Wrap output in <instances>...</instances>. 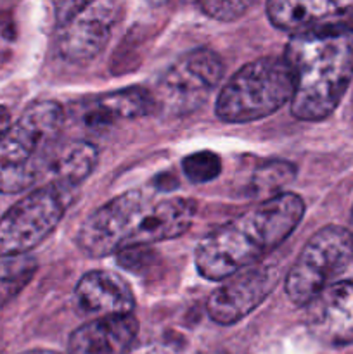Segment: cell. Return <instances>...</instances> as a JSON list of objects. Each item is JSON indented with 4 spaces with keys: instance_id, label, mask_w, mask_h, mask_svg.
<instances>
[{
    "instance_id": "cell-1",
    "label": "cell",
    "mask_w": 353,
    "mask_h": 354,
    "mask_svg": "<svg viewBox=\"0 0 353 354\" xmlns=\"http://www.w3.org/2000/svg\"><path fill=\"white\" fill-rule=\"evenodd\" d=\"M303 214V199L293 192H280L249 207L201 239L194 252L197 273L218 282L255 266L296 230Z\"/></svg>"
},
{
    "instance_id": "cell-2",
    "label": "cell",
    "mask_w": 353,
    "mask_h": 354,
    "mask_svg": "<svg viewBox=\"0 0 353 354\" xmlns=\"http://www.w3.org/2000/svg\"><path fill=\"white\" fill-rule=\"evenodd\" d=\"M284 59L294 78L291 114L300 121L325 120L353 80V28L332 23L293 35Z\"/></svg>"
},
{
    "instance_id": "cell-3",
    "label": "cell",
    "mask_w": 353,
    "mask_h": 354,
    "mask_svg": "<svg viewBox=\"0 0 353 354\" xmlns=\"http://www.w3.org/2000/svg\"><path fill=\"white\" fill-rule=\"evenodd\" d=\"M64 124V109L54 100H37L0 138V194H19L45 176Z\"/></svg>"
},
{
    "instance_id": "cell-4",
    "label": "cell",
    "mask_w": 353,
    "mask_h": 354,
    "mask_svg": "<svg viewBox=\"0 0 353 354\" xmlns=\"http://www.w3.org/2000/svg\"><path fill=\"white\" fill-rule=\"evenodd\" d=\"M294 78L284 57L255 59L221 86L215 113L225 123H253L293 100Z\"/></svg>"
},
{
    "instance_id": "cell-5",
    "label": "cell",
    "mask_w": 353,
    "mask_h": 354,
    "mask_svg": "<svg viewBox=\"0 0 353 354\" xmlns=\"http://www.w3.org/2000/svg\"><path fill=\"white\" fill-rule=\"evenodd\" d=\"M76 189L47 182L17 201L0 218V258L21 256L40 245L61 223Z\"/></svg>"
},
{
    "instance_id": "cell-6",
    "label": "cell",
    "mask_w": 353,
    "mask_h": 354,
    "mask_svg": "<svg viewBox=\"0 0 353 354\" xmlns=\"http://www.w3.org/2000/svg\"><path fill=\"white\" fill-rule=\"evenodd\" d=\"M353 263V234L341 225L315 232L298 254L286 277V296L296 306H307L317 294L334 283Z\"/></svg>"
},
{
    "instance_id": "cell-7",
    "label": "cell",
    "mask_w": 353,
    "mask_h": 354,
    "mask_svg": "<svg viewBox=\"0 0 353 354\" xmlns=\"http://www.w3.org/2000/svg\"><path fill=\"white\" fill-rule=\"evenodd\" d=\"M225 66L217 52L194 48L173 62L152 92L154 111L165 118H182L199 109L224 78Z\"/></svg>"
},
{
    "instance_id": "cell-8",
    "label": "cell",
    "mask_w": 353,
    "mask_h": 354,
    "mask_svg": "<svg viewBox=\"0 0 353 354\" xmlns=\"http://www.w3.org/2000/svg\"><path fill=\"white\" fill-rule=\"evenodd\" d=\"M59 28V52L75 64L92 61L109 41L120 16V3L61 2L55 3Z\"/></svg>"
},
{
    "instance_id": "cell-9",
    "label": "cell",
    "mask_w": 353,
    "mask_h": 354,
    "mask_svg": "<svg viewBox=\"0 0 353 354\" xmlns=\"http://www.w3.org/2000/svg\"><path fill=\"white\" fill-rule=\"evenodd\" d=\"M154 201V194L128 190L93 211L76 234V245L89 258L118 254L142 211Z\"/></svg>"
},
{
    "instance_id": "cell-10",
    "label": "cell",
    "mask_w": 353,
    "mask_h": 354,
    "mask_svg": "<svg viewBox=\"0 0 353 354\" xmlns=\"http://www.w3.org/2000/svg\"><path fill=\"white\" fill-rule=\"evenodd\" d=\"M277 283V270L270 265H255L224 280L210 294L206 311L218 325H232L255 311L269 297Z\"/></svg>"
},
{
    "instance_id": "cell-11",
    "label": "cell",
    "mask_w": 353,
    "mask_h": 354,
    "mask_svg": "<svg viewBox=\"0 0 353 354\" xmlns=\"http://www.w3.org/2000/svg\"><path fill=\"white\" fill-rule=\"evenodd\" d=\"M307 327L320 344H353V280H338L307 304Z\"/></svg>"
},
{
    "instance_id": "cell-12",
    "label": "cell",
    "mask_w": 353,
    "mask_h": 354,
    "mask_svg": "<svg viewBox=\"0 0 353 354\" xmlns=\"http://www.w3.org/2000/svg\"><path fill=\"white\" fill-rule=\"evenodd\" d=\"M196 211V201L185 197L152 201L138 216L120 252L180 237L192 227Z\"/></svg>"
},
{
    "instance_id": "cell-13",
    "label": "cell",
    "mask_w": 353,
    "mask_h": 354,
    "mask_svg": "<svg viewBox=\"0 0 353 354\" xmlns=\"http://www.w3.org/2000/svg\"><path fill=\"white\" fill-rule=\"evenodd\" d=\"M73 301L76 311L92 320L134 315L135 308L130 286L116 273L107 270L85 273L76 283Z\"/></svg>"
},
{
    "instance_id": "cell-14",
    "label": "cell",
    "mask_w": 353,
    "mask_h": 354,
    "mask_svg": "<svg viewBox=\"0 0 353 354\" xmlns=\"http://www.w3.org/2000/svg\"><path fill=\"white\" fill-rule=\"evenodd\" d=\"M138 334L134 315L96 318L76 328L69 337L68 354H123Z\"/></svg>"
},
{
    "instance_id": "cell-15",
    "label": "cell",
    "mask_w": 353,
    "mask_h": 354,
    "mask_svg": "<svg viewBox=\"0 0 353 354\" xmlns=\"http://www.w3.org/2000/svg\"><path fill=\"white\" fill-rule=\"evenodd\" d=\"M350 3L343 2H269L266 17L277 30L291 35L307 33L332 24V19L343 16Z\"/></svg>"
},
{
    "instance_id": "cell-16",
    "label": "cell",
    "mask_w": 353,
    "mask_h": 354,
    "mask_svg": "<svg viewBox=\"0 0 353 354\" xmlns=\"http://www.w3.org/2000/svg\"><path fill=\"white\" fill-rule=\"evenodd\" d=\"M99 161V152L93 144L87 140H69L55 145L48 159L45 176L48 182H57L71 189H78L90 173L96 169Z\"/></svg>"
},
{
    "instance_id": "cell-17",
    "label": "cell",
    "mask_w": 353,
    "mask_h": 354,
    "mask_svg": "<svg viewBox=\"0 0 353 354\" xmlns=\"http://www.w3.org/2000/svg\"><path fill=\"white\" fill-rule=\"evenodd\" d=\"M154 111L152 93L142 86L109 92L97 97L90 106L89 121L93 124H109L120 120H135Z\"/></svg>"
},
{
    "instance_id": "cell-18",
    "label": "cell",
    "mask_w": 353,
    "mask_h": 354,
    "mask_svg": "<svg viewBox=\"0 0 353 354\" xmlns=\"http://www.w3.org/2000/svg\"><path fill=\"white\" fill-rule=\"evenodd\" d=\"M296 175V166L286 161H270L256 168L251 183L256 194H275ZM277 196V194H275Z\"/></svg>"
},
{
    "instance_id": "cell-19",
    "label": "cell",
    "mask_w": 353,
    "mask_h": 354,
    "mask_svg": "<svg viewBox=\"0 0 353 354\" xmlns=\"http://www.w3.org/2000/svg\"><path fill=\"white\" fill-rule=\"evenodd\" d=\"M183 175L192 183H206L221 173V161L218 154L211 151H197L182 161Z\"/></svg>"
},
{
    "instance_id": "cell-20",
    "label": "cell",
    "mask_w": 353,
    "mask_h": 354,
    "mask_svg": "<svg viewBox=\"0 0 353 354\" xmlns=\"http://www.w3.org/2000/svg\"><path fill=\"white\" fill-rule=\"evenodd\" d=\"M251 2H201L197 3L201 10L206 14L208 17L217 21H235L251 7Z\"/></svg>"
},
{
    "instance_id": "cell-21",
    "label": "cell",
    "mask_w": 353,
    "mask_h": 354,
    "mask_svg": "<svg viewBox=\"0 0 353 354\" xmlns=\"http://www.w3.org/2000/svg\"><path fill=\"white\" fill-rule=\"evenodd\" d=\"M10 127V114L9 111H7V107L0 106V138L3 137V133H6L7 130H9Z\"/></svg>"
},
{
    "instance_id": "cell-22",
    "label": "cell",
    "mask_w": 353,
    "mask_h": 354,
    "mask_svg": "<svg viewBox=\"0 0 353 354\" xmlns=\"http://www.w3.org/2000/svg\"><path fill=\"white\" fill-rule=\"evenodd\" d=\"M130 354H172L166 348L163 346H145V348L135 349Z\"/></svg>"
},
{
    "instance_id": "cell-23",
    "label": "cell",
    "mask_w": 353,
    "mask_h": 354,
    "mask_svg": "<svg viewBox=\"0 0 353 354\" xmlns=\"http://www.w3.org/2000/svg\"><path fill=\"white\" fill-rule=\"evenodd\" d=\"M21 354H59V353L51 351V349H30V351H24Z\"/></svg>"
},
{
    "instance_id": "cell-24",
    "label": "cell",
    "mask_w": 353,
    "mask_h": 354,
    "mask_svg": "<svg viewBox=\"0 0 353 354\" xmlns=\"http://www.w3.org/2000/svg\"><path fill=\"white\" fill-rule=\"evenodd\" d=\"M350 232L353 234V209H352V216H350Z\"/></svg>"
},
{
    "instance_id": "cell-25",
    "label": "cell",
    "mask_w": 353,
    "mask_h": 354,
    "mask_svg": "<svg viewBox=\"0 0 353 354\" xmlns=\"http://www.w3.org/2000/svg\"><path fill=\"white\" fill-rule=\"evenodd\" d=\"M352 104H353V99H352Z\"/></svg>"
},
{
    "instance_id": "cell-26",
    "label": "cell",
    "mask_w": 353,
    "mask_h": 354,
    "mask_svg": "<svg viewBox=\"0 0 353 354\" xmlns=\"http://www.w3.org/2000/svg\"><path fill=\"white\" fill-rule=\"evenodd\" d=\"M66 354H68V353H66Z\"/></svg>"
}]
</instances>
